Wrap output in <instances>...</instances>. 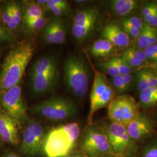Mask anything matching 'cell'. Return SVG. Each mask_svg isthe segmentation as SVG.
Wrapping results in <instances>:
<instances>
[{
	"instance_id": "46",
	"label": "cell",
	"mask_w": 157,
	"mask_h": 157,
	"mask_svg": "<svg viewBox=\"0 0 157 157\" xmlns=\"http://www.w3.org/2000/svg\"><path fill=\"white\" fill-rule=\"evenodd\" d=\"M116 157V156H115V155H112V154H107V155H104V156H102V157Z\"/></svg>"
},
{
	"instance_id": "44",
	"label": "cell",
	"mask_w": 157,
	"mask_h": 157,
	"mask_svg": "<svg viewBox=\"0 0 157 157\" xmlns=\"http://www.w3.org/2000/svg\"><path fill=\"white\" fill-rule=\"evenodd\" d=\"M65 157H87L84 154H82L80 153H75V154H70L69 155Z\"/></svg>"
},
{
	"instance_id": "49",
	"label": "cell",
	"mask_w": 157,
	"mask_h": 157,
	"mask_svg": "<svg viewBox=\"0 0 157 157\" xmlns=\"http://www.w3.org/2000/svg\"><path fill=\"white\" fill-rule=\"evenodd\" d=\"M1 2V1H0V2Z\"/></svg>"
},
{
	"instance_id": "6",
	"label": "cell",
	"mask_w": 157,
	"mask_h": 157,
	"mask_svg": "<svg viewBox=\"0 0 157 157\" xmlns=\"http://www.w3.org/2000/svg\"><path fill=\"white\" fill-rule=\"evenodd\" d=\"M82 149L87 157H101L112 154L105 129L89 125L82 137Z\"/></svg>"
},
{
	"instance_id": "41",
	"label": "cell",
	"mask_w": 157,
	"mask_h": 157,
	"mask_svg": "<svg viewBox=\"0 0 157 157\" xmlns=\"http://www.w3.org/2000/svg\"><path fill=\"white\" fill-rule=\"evenodd\" d=\"M122 77L125 84L127 86L129 90V89L132 86V84L133 83V76L131 73H129L122 75Z\"/></svg>"
},
{
	"instance_id": "11",
	"label": "cell",
	"mask_w": 157,
	"mask_h": 157,
	"mask_svg": "<svg viewBox=\"0 0 157 157\" xmlns=\"http://www.w3.org/2000/svg\"><path fill=\"white\" fill-rule=\"evenodd\" d=\"M126 128L130 138L136 143L143 140L151 134L154 123L149 117L140 113L128 124Z\"/></svg>"
},
{
	"instance_id": "15",
	"label": "cell",
	"mask_w": 157,
	"mask_h": 157,
	"mask_svg": "<svg viewBox=\"0 0 157 157\" xmlns=\"http://www.w3.org/2000/svg\"><path fill=\"white\" fill-rule=\"evenodd\" d=\"M18 124L9 115L0 112V138L6 143L17 145L19 143Z\"/></svg>"
},
{
	"instance_id": "45",
	"label": "cell",
	"mask_w": 157,
	"mask_h": 157,
	"mask_svg": "<svg viewBox=\"0 0 157 157\" xmlns=\"http://www.w3.org/2000/svg\"><path fill=\"white\" fill-rule=\"evenodd\" d=\"M4 157H22L20 155H17V154H15L13 152H8L6 153V155L4 156Z\"/></svg>"
},
{
	"instance_id": "31",
	"label": "cell",
	"mask_w": 157,
	"mask_h": 157,
	"mask_svg": "<svg viewBox=\"0 0 157 157\" xmlns=\"http://www.w3.org/2000/svg\"><path fill=\"white\" fill-rule=\"evenodd\" d=\"M141 157H157V140L153 141L145 146Z\"/></svg>"
},
{
	"instance_id": "51",
	"label": "cell",
	"mask_w": 157,
	"mask_h": 157,
	"mask_svg": "<svg viewBox=\"0 0 157 157\" xmlns=\"http://www.w3.org/2000/svg\"></svg>"
},
{
	"instance_id": "42",
	"label": "cell",
	"mask_w": 157,
	"mask_h": 157,
	"mask_svg": "<svg viewBox=\"0 0 157 157\" xmlns=\"http://www.w3.org/2000/svg\"><path fill=\"white\" fill-rule=\"evenodd\" d=\"M146 23L151 28L157 29V10Z\"/></svg>"
},
{
	"instance_id": "29",
	"label": "cell",
	"mask_w": 157,
	"mask_h": 157,
	"mask_svg": "<svg viewBox=\"0 0 157 157\" xmlns=\"http://www.w3.org/2000/svg\"><path fill=\"white\" fill-rule=\"evenodd\" d=\"M111 84L115 92L117 91L118 94H122L129 90V89L124 82L122 75L120 74L112 77Z\"/></svg>"
},
{
	"instance_id": "28",
	"label": "cell",
	"mask_w": 157,
	"mask_h": 157,
	"mask_svg": "<svg viewBox=\"0 0 157 157\" xmlns=\"http://www.w3.org/2000/svg\"><path fill=\"white\" fill-rule=\"evenodd\" d=\"M2 20L3 22L7 26V27L11 30H16L17 28V24L13 21L12 15L11 4L6 6L2 13Z\"/></svg>"
},
{
	"instance_id": "23",
	"label": "cell",
	"mask_w": 157,
	"mask_h": 157,
	"mask_svg": "<svg viewBox=\"0 0 157 157\" xmlns=\"http://www.w3.org/2000/svg\"><path fill=\"white\" fill-rule=\"evenodd\" d=\"M121 56L132 69H139L143 67L146 63L132 54L128 48L124 51Z\"/></svg>"
},
{
	"instance_id": "18",
	"label": "cell",
	"mask_w": 157,
	"mask_h": 157,
	"mask_svg": "<svg viewBox=\"0 0 157 157\" xmlns=\"http://www.w3.org/2000/svg\"><path fill=\"white\" fill-rule=\"evenodd\" d=\"M98 17V11L96 8H89L82 10L73 18V26L83 27L91 24H96Z\"/></svg>"
},
{
	"instance_id": "52",
	"label": "cell",
	"mask_w": 157,
	"mask_h": 157,
	"mask_svg": "<svg viewBox=\"0 0 157 157\" xmlns=\"http://www.w3.org/2000/svg\"><path fill=\"white\" fill-rule=\"evenodd\" d=\"M0 139H1V138H0Z\"/></svg>"
},
{
	"instance_id": "38",
	"label": "cell",
	"mask_w": 157,
	"mask_h": 157,
	"mask_svg": "<svg viewBox=\"0 0 157 157\" xmlns=\"http://www.w3.org/2000/svg\"><path fill=\"white\" fill-rule=\"evenodd\" d=\"M13 41V38L11 34L4 28L0 30V42L1 43H11Z\"/></svg>"
},
{
	"instance_id": "1",
	"label": "cell",
	"mask_w": 157,
	"mask_h": 157,
	"mask_svg": "<svg viewBox=\"0 0 157 157\" xmlns=\"http://www.w3.org/2000/svg\"><path fill=\"white\" fill-rule=\"evenodd\" d=\"M34 51L30 43H22L8 53L0 71V93L19 84Z\"/></svg>"
},
{
	"instance_id": "9",
	"label": "cell",
	"mask_w": 157,
	"mask_h": 157,
	"mask_svg": "<svg viewBox=\"0 0 157 157\" xmlns=\"http://www.w3.org/2000/svg\"><path fill=\"white\" fill-rule=\"evenodd\" d=\"M0 105L2 112L11 117L18 124L26 119V109L23 99L22 87L19 84L0 93Z\"/></svg>"
},
{
	"instance_id": "26",
	"label": "cell",
	"mask_w": 157,
	"mask_h": 157,
	"mask_svg": "<svg viewBox=\"0 0 157 157\" xmlns=\"http://www.w3.org/2000/svg\"><path fill=\"white\" fill-rule=\"evenodd\" d=\"M110 60L117 69L120 75H124L132 73V68L126 63L121 56H115L111 58Z\"/></svg>"
},
{
	"instance_id": "37",
	"label": "cell",
	"mask_w": 157,
	"mask_h": 157,
	"mask_svg": "<svg viewBox=\"0 0 157 157\" xmlns=\"http://www.w3.org/2000/svg\"><path fill=\"white\" fill-rule=\"evenodd\" d=\"M144 51L148 60L157 63V52L154 50L151 45L147 47Z\"/></svg>"
},
{
	"instance_id": "50",
	"label": "cell",
	"mask_w": 157,
	"mask_h": 157,
	"mask_svg": "<svg viewBox=\"0 0 157 157\" xmlns=\"http://www.w3.org/2000/svg\"><path fill=\"white\" fill-rule=\"evenodd\" d=\"M156 2H157V1H156Z\"/></svg>"
},
{
	"instance_id": "17",
	"label": "cell",
	"mask_w": 157,
	"mask_h": 157,
	"mask_svg": "<svg viewBox=\"0 0 157 157\" xmlns=\"http://www.w3.org/2000/svg\"><path fill=\"white\" fill-rule=\"evenodd\" d=\"M57 67L56 59L54 56H48L38 59L32 65L30 71V77L43 74L54 70Z\"/></svg>"
},
{
	"instance_id": "4",
	"label": "cell",
	"mask_w": 157,
	"mask_h": 157,
	"mask_svg": "<svg viewBox=\"0 0 157 157\" xmlns=\"http://www.w3.org/2000/svg\"><path fill=\"white\" fill-rule=\"evenodd\" d=\"M63 71L67 87L75 96L83 98L89 84L88 67L83 59L77 56H68L64 62Z\"/></svg>"
},
{
	"instance_id": "3",
	"label": "cell",
	"mask_w": 157,
	"mask_h": 157,
	"mask_svg": "<svg viewBox=\"0 0 157 157\" xmlns=\"http://www.w3.org/2000/svg\"><path fill=\"white\" fill-rule=\"evenodd\" d=\"M31 112L52 121H63L75 117L78 108L73 101L67 98L54 96L33 105Z\"/></svg>"
},
{
	"instance_id": "33",
	"label": "cell",
	"mask_w": 157,
	"mask_h": 157,
	"mask_svg": "<svg viewBox=\"0 0 157 157\" xmlns=\"http://www.w3.org/2000/svg\"><path fill=\"white\" fill-rule=\"evenodd\" d=\"M100 65L103 71L112 78L119 74L117 69L115 67V65L113 64V63L110 59L105 62H101Z\"/></svg>"
},
{
	"instance_id": "8",
	"label": "cell",
	"mask_w": 157,
	"mask_h": 157,
	"mask_svg": "<svg viewBox=\"0 0 157 157\" xmlns=\"http://www.w3.org/2000/svg\"><path fill=\"white\" fill-rule=\"evenodd\" d=\"M105 129L112 155L117 157H130L134 154L136 143L129 136L125 126L111 122Z\"/></svg>"
},
{
	"instance_id": "12",
	"label": "cell",
	"mask_w": 157,
	"mask_h": 157,
	"mask_svg": "<svg viewBox=\"0 0 157 157\" xmlns=\"http://www.w3.org/2000/svg\"><path fill=\"white\" fill-rule=\"evenodd\" d=\"M58 75V68H56L48 72L30 77L32 91L39 95L50 91L56 86Z\"/></svg>"
},
{
	"instance_id": "5",
	"label": "cell",
	"mask_w": 157,
	"mask_h": 157,
	"mask_svg": "<svg viewBox=\"0 0 157 157\" xmlns=\"http://www.w3.org/2000/svg\"><path fill=\"white\" fill-rule=\"evenodd\" d=\"M112 84L103 73L95 70V76L90 93V110L87 121L92 124L94 115L98 110L108 107L116 97Z\"/></svg>"
},
{
	"instance_id": "34",
	"label": "cell",
	"mask_w": 157,
	"mask_h": 157,
	"mask_svg": "<svg viewBox=\"0 0 157 157\" xmlns=\"http://www.w3.org/2000/svg\"><path fill=\"white\" fill-rule=\"evenodd\" d=\"M61 6L64 8H68V3L67 1L64 0H48L45 8L50 10L53 7Z\"/></svg>"
},
{
	"instance_id": "40",
	"label": "cell",
	"mask_w": 157,
	"mask_h": 157,
	"mask_svg": "<svg viewBox=\"0 0 157 157\" xmlns=\"http://www.w3.org/2000/svg\"><path fill=\"white\" fill-rule=\"evenodd\" d=\"M157 43V29L150 28V38L149 43L150 45H153Z\"/></svg>"
},
{
	"instance_id": "14",
	"label": "cell",
	"mask_w": 157,
	"mask_h": 157,
	"mask_svg": "<svg viewBox=\"0 0 157 157\" xmlns=\"http://www.w3.org/2000/svg\"><path fill=\"white\" fill-rule=\"evenodd\" d=\"M101 36L108 40L115 47L127 48L130 43V38L122 28L114 23L106 25L102 29Z\"/></svg>"
},
{
	"instance_id": "21",
	"label": "cell",
	"mask_w": 157,
	"mask_h": 157,
	"mask_svg": "<svg viewBox=\"0 0 157 157\" xmlns=\"http://www.w3.org/2000/svg\"><path fill=\"white\" fill-rule=\"evenodd\" d=\"M157 104V86L150 87L140 93L139 105L148 108Z\"/></svg>"
},
{
	"instance_id": "36",
	"label": "cell",
	"mask_w": 157,
	"mask_h": 157,
	"mask_svg": "<svg viewBox=\"0 0 157 157\" xmlns=\"http://www.w3.org/2000/svg\"><path fill=\"white\" fill-rule=\"evenodd\" d=\"M121 27L124 29L126 33L129 36L130 39L132 38L134 39H136L138 37L141 30V29L139 30L137 29L133 28L129 26H121Z\"/></svg>"
},
{
	"instance_id": "27",
	"label": "cell",
	"mask_w": 157,
	"mask_h": 157,
	"mask_svg": "<svg viewBox=\"0 0 157 157\" xmlns=\"http://www.w3.org/2000/svg\"><path fill=\"white\" fill-rule=\"evenodd\" d=\"M144 22L142 17L138 16L124 17L121 21L122 26H129L141 30L143 27Z\"/></svg>"
},
{
	"instance_id": "19",
	"label": "cell",
	"mask_w": 157,
	"mask_h": 157,
	"mask_svg": "<svg viewBox=\"0 0 157 157\" xmlns=\"http://www.w3.org/2000/svg\"><path fill=\"white\" fill-rule=\"evenodd\" d=\"M156 86L157 77L154 71L147 69H142L139 71L136 78V86L140 93Z\"/></svg>"
},
{
	"instance_id": "10",
	"label": "cell",
	"mask_w": 157,
	"mask_h": 157,
	"mask_svg": "<svg viewBox=\"0 0 157 157\" xmlns=\"http://www.w3.org/2000/svg\"><path fill=\"white\" fill-rule=\"evenodd\" d=\"M46 134L44 128L36 121H29L23 133L21 150L30 156H37L43 152Z\"/></svg>"
},
{
	"instance_id": "20",
	"label": "cell",
	"mask_w": 157,
	"mask_h": 157,
	"mask_svg": "<svg viewBox=\"0 0 157 157\" xmlns=\"http://www.w3.org/2000/svg\"><path fill=\"white\" fill-rule=\"evenodd\" d=\"M115 46L105 39L97 40L90 48V54L94 57H105L114 50Z\"/></svg>"
},
{
	"instance_id": "47",
	"label": "cell",
	"mask_w": 157,
	"mask_h": 157,
	"mask_svg": "<svg viewBox=\"0 0 157 157\" xmlns=\"http://www.w3.org/2000/svg\"><path fill=\"white\" fill-rule=\"evenodd\" d=\"M154 72L155 73V74L156 75V76H157V65H155V67H154Z\"/></svg>"
},
{
	"instance_id": "35",
	"label": "cell",
	"mask_w": 157,
	"mask_h": 157,
	"mask_svg": "<svg viewBox=\"0 0 157 157\" xmlns=\"http://www.w3.org/2000/svg\"><path fill=\"white\" fill-rule=\"evenodd\" d=\"M128 48H129V50L131 51V52L135 55V56L139 58L143 62L146 63L148 59L146 57V54H145V52L144 50L137 48V47H130Z\"/></svg>"
},
{
	"instance_id": "48",
	"label": "cell",
	"mask_w": 157,
	"mask_h": 157,
	"mask_svg": "<svg viewBox=\"0 0 157 157\" xmlns=\"http://www.w3.org/2000/svg\"><path fill=\"white\" fill-rule=\"evenodd\" d=\"M3 28H2V27H1V26H0V30H2V29H3Z\"/></svg>"
},
{
	"instance_id": "22",
	"label": "cell",
	"mask_w": 157,
	"mask_h": 157,
	"mask_svg": "<svg viewBox=\"0 0 157 157\" xmlns=\"http://www.w3.org/2000/svg\"><path fill=\"white\" fill-rule=\"evenodd\" d=\"M44 12L43 8L36 2H29L28 6H25L22 15L24 23L32 21L34 19L43 17Z\"/></svg>"
},
{
	"instance_id": "43",
	"label": "cell",
	"mask_w": 157,
	"mask_h": 157,
	"mask_svg": "<svg viewBox=\"0 0 157 157\" xmlns=\"http://www.w3.org/2000/svg\"><path fill=\"white\" fill-rule=\"evenodd\" d=\"M48 0H38V1H36V2L39 6H40L41 8H42L43 6L45 8V6H46L47 2H48Z\"/></svg>"
},
{
	"instance_id": "7",
	"label": "cell",
	"mask_w": 157,
	"mask_h": 157,
	"mask_svg": "<svg viewBox=\"0 0 157 157\" xmlns=\"http://www.w3.org/2000/svg\"><path fill=\"white\" fill-rule=\"evenodd\" d=\"M139 104L129 95L115 97L108 106L107 115L111 122L126 126L141 113Z\"/></svg>"
},
{
	"instance_id": "16",
	"label": "cell",
	"mask_w": 157,
	"mask_h": 157,
	"mask_svg": "<svg viewBox=\"0 0 157 157\" xmlns=\"http://www.w3.org/2000/svg\"><path fill=\"white\" fill-rule=\"evenodd\" d=\"M139 6L136 0H112L109 8L112 14L119 17H126L135 11Z\"/></svg>"
},
{
	"instance_id": "2",
	"label": "cell",
	"mask_w": 157,
	"mask_h": 157,
	"mask_svg": "<svg viewBox=\"0 0 157 157\" xmlns=\"http://www.w3.org/2000/svg\"><path fill=\"white\" fill-rule=\"evenodd\" d=\"M80 135L77 122L59 126L46 134L43 152L47 157H65L72 151Z\"/></svg>"
},
{
	"instance_id": "39",
	"label": "cell",
	"mask_w": 157,
	"mask_h": 157,
	"mask_svg": "<svg viewBox=\"0 0 157 157\" xmlns=\"http://www.w3.org/2000/svg\"><path fill=\"white\" fill-rule=\"evenodd\" d=\"M68 8H64L61 6H57V7H53L50 9L49 10L56 17H60L64 14V13L67 10Z\"/></svg>"
},
{
	"instance_id": "13",
	"label": "cell",
	"mask_w": 157,
	"mask_h": 157,
	"mask_svg": "<svg viewBox=\"0 0 157 157\" xmlns=\"http://www.w3.org/2000/svg\"><path fill=\"white\" fill-rule=\"evenodd\" d=\"M66 28L62 20L55 19L43 29V39L49 44H61L66 39Z\"/></svg>"
},
{
	"instance_id": "32",
	"label": "cell",
	"mask_w": 157,
	"mask_h": 157,
	"mask_svg": "<svg viewBox=\"0 0 157 157\" xmlns=\"http://www.w3.org/2000/svg\"><path fill=\"white\" fill-rule=\"evenodd\" d=\"M11 4L12 8V15L13 21L17 24V26H19L22 19L21 6L20 4L17 2L11 3Z\"/></svg>"
},
{
	"instance_id": "25",
	"label": "cell",
	"mask_w": 157,
	"mask_h": 157,
	"mask_svg": "<svg viewBox=\"0 0 157 157\" xmlns=\"http://www.w3.org/2000/svg\"><path fill=\"white\" fill-rule=\"evenodd\" d=\"M48 23V19L43 16L39 18L25 22V24L26 28L29 32L36 33L44 28Z\"/></svg>"
},
{
	"instance_id": "24",
	"label": "cell",
	"mask_w": 157,
	"mask_h": 157,
	"mask_svg": "<svg viewBox=\"0 0 157 157\" xmlns=\"http://www.w3.org/2000/svg\"><path fill=\"white\" fill-rule=\"evenodd\" d=\"M150 26L144 23L143 27L141 30L140 33L136 39V47L144 50L147 47L150 46L149 38Z\"/></svg>"
},
{
	"instance_id": "30",
	"label": "cell",
	"mask_w": 157,
	"mask_h": 157,
	"mask_svg": "<svg viewBox=\"0 0 157 157\" xmlns=\"http://www.w3.org/2000/svg\"><path fill=\"white\" fill-rule=\"evenodd\" d=\"M157 10V4L156 2H152L143 7L141 11V16L144 22L147 23L148 19Z\"/></svg>"
}]
</instances>
